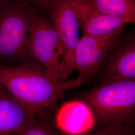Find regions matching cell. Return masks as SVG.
<instances>
[{
	"label": "cell",
	"mask_w": 135,
	"mask_h": 135,
	"mask_svg": "<svg viewBox=\"0 0 135 135\" xmlns=\"http://www.w3.org/2000/svg\"><path fill=\"white\" fill-rule=\"evenodd\" d=\"M61 50V70L67 80L74 70V57L79 41V21L75 0H68L51 14Z\"/></svg>",
	"instance_id": "5"
},
{
	"label": "cell",
	"mask_w": 135,
	"mask_h": 135,
	"mask_svg": "<svg viewBox=\"0 0 135 135\" xmlns=\"http://www.w3.org/2000/svg\"><path fill=\"white\" fill-rule=\"evenodd\" d=\"M63 135H67L64 134ZM79 135H135L134 129L132 130H113L102 129L94 128L87 132Z\"/></svg>",
	"instance_id": "14"
},
{
	"label": "cell",
	"mask_w": 135,
	"mask_h": 135,
	"mask_svg": "<svg viewBox=\"0 0 135 135\" xmlns=\"http://www.w3.org/2000/svg\"><path fill=\"white\" fill-rule=\"evenodd\" d=\"M24 0H0V14L12 5Z\"/></svg>",
	"instance_id": "15"
},
{
	"label": "cell",
	"mask_w": 135,
	"mask_h": 135,
	"mask_svg": "<svg viewBox=\"0 0 135 135\" xmlns=\"http://www.w3.org/2000/svg\"><path fill=\"white\" fill-rule=\"evenodd\" d=\"M55 125L64 134L79 135L92 130L95 121L87 104L79 100L65 104L59 112Z\"/></svg>",
	"instance_id": "10"
},
{
	"label": "cell",
	"mask_w": 135,
	"mask_h": 135,
	"mask_svg": "<svg viewBox=\"0 0 135 135\" xmlns=\"http://www.w3.org/2000/svg\"><path fill=\"white\" fill-rule=\"evenodd\" d=\"M94 10L135 22V0H89Z\"/></svg>",
	"instance_id": "11"
},
{
	"label": "cell",
	"mask_w": 135,
	"mask_h": 135,
	"mask_svg": "<svg viewBox=\"0 0 135 135\" xmlns=\"http://www.w3.org/2000/svg\"><path fill=\"white\" fill-rule=\"evenodd\" d=\"M75 5L83 35L103 36L123 32L124 25L131 23L126 18L94 10L89 0H75Z\"/></svg>",
	"instance_id": "7"
},
{
	"label": "cell",
	"mask_w": 135,
	"mask_h": 135,
	"mask_svg": "<svg viewBox=\"0 0 135 135\" xmlns=\"http://www.w3.org/2000/svg\"><path fill=\"white\" fill-rule=\"evenodd\" d=\"M83 83L77 78L56 80L37 61L0 65V84L35 116L55 109L68 90Z\"/></svg>",
	"instance_id": "1"
},
{
	"label": "cell",
	"mask_w": 135,
	"mask_h": 135,
	"mask_svg": "<svg viewBox=\"0 0 135 135\" xmlns=\"http://www.w3.org/2000/svg\"><path fill=\"white\" fill-rule=\"evenodd\" d=\"M68 0H24L27 4L32 7L35 10L44 14L57 10Z\"/></svg>",
	"instance_id": "13"
},
{
	"label": "cell",
	"mask_w": 135,
	"mask_h": 135,
	"mask_svg": "<svg viewBox=\"0 0 135 135\" xmlns=\"http://www.w3.org/2000/svg\"><path fill=\"white\" fill-rule=\"evenodd\" d=\"M36 117L0 84V135L19 134Z\"/></svg>",
	"instance_id": "9"
},
{
	"label": "cell",
	"mask_w": 135,
	"mask_h": 135,
	"mask_svg": "<svg viewBox=\"0 0 135 135\" xmlns=\"http://www.w3.org/2000/svg\"><path fill=\"white\" fill-rule=\"evenodd\" d=\"M35 9L24 1L0 14V65H13L33 60L28 49Z\"/></svg>",
	"instance_id": "3"
},
{
	"label": "cell",
	"mask_w": 135,
	"mask_h": 135,
	"mask_svg": "<svg viewBox=\"0 0 135 135\" xmlns=\"http://www.w3.org/2000/svg\"></svg>",
	"instance_id": "16"
},
{
	"label": "cell",
	"mask_w": 135,
	"mask_h": 135,
	"mask_svg": "<svg viewBox=\"0 0 135 135\" xmlns=\"http://www.w3.org/2000/svg\"><path fill=\"white\" fill-rule=\"evenodd\" d=\"M122 32L103 36L83 35L79 39L74 57V69L83 83L98 71L108 55L121 39Z\"/></svg>",
	"instance_id": "6"
},
{
	"label": "cell",
	"mask_w": 135,
	"mask_h": 135,
	"mask_svg": "<svg viewBox=\"0 0 135 135\" xmlns=\"http://www.w3.org/2000/svg\"><path fill=\"white\" fill-rule=\"evenodd\" d=\"M92 111L94 127L102 129L132 130L135 116V80L104 83L82 96Z\"/></svg>",
	"instance_id": "2"
},
{
	"label": "cell",
	"mask_w": 135,
	"mask_h": 135,
	"mask_svg": "<svg viewBox=\"0 0 135 135\" xmlns=\"http://www.w3.org/2000/svg\"><path fill=\"white\" fill-rule=\"evenodd\" d=\"M104 64V83L135 80V40L134 37L121 38L108 55Z\"/></svg>",
	"instance_id": "8"
},
{
	"label": "cell",
	"mask_w": 135,
	"mask_h": 135,
	"mask_svg": "<svg viewBox=\"0 0 135 135\" xmlns=\"http://www.w3.org/2000/svg\"><path fill=\"white\" fill-rule=\"evenodd\" d=\"M15 135H63V134L53 123L43 118H36L24 130Z\"/></svg>",
	"instance_id": "12"
},
{
	"label": "cell",
	"mask_w": 135,
	"mask_h": 135,
	"mask_svg": "<svg viewBox=\"0 0 135 135\" xmlns=\"http://www.w3.org/2000/svg\"><path fill=\"white\" fill-rule=\"evenodd\" d=\"M28 49L31 58L39 63L54 79L64 80L58 34L45 15L35 10L29 33Z\"/></svg>",
	"instance_id": "4"
}]
</instances>
